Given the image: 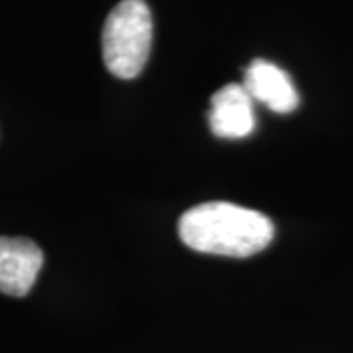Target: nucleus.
I'll use <instances>...</instances> for the list:
<instances>
[{
  "label": "nucleus",
  "instance_id": "1",
  "mask_svg": "<svg viewBox=\"0 0 353 353\" xmlns=\"http://www.w3.org/2000/svg\"><path fill=\"white\" fill-rule=\"evenodd\" d=\"M275 236L273 222L261 212L232 202H202L179 218V238L201 253L252 257Z\"/></svg>",
  "mask_w": 353,
  "mask_h": 353
},
{
  "label": "nucleus",
  "instance_id": "2",
  "mask_svg": "<svg viewBox=\"0 0 353 353\" xmlns=\"http://www.w3.org/2000/svg\"><path fill=\"white\" fill-rule=\"evenodd\" d=\"M153 18L143 0H122L102 28V57L118 79H136L150 59Z\"/></svg>",
  "mask_w": 353,
  "mask_h": 353
},
{
  "label": "nucleus",
  "instance_id": "3",
  "mask_svg": "<svg viewBox=\"0 0 353 353\" xmlns=\"http://www.w3.org/2000/svg\"><path fill=\"white\" fill-rule=\"evenodd\" d=\"M43 265V252L28 238L0 236V292L26 296Z\"/></svg>",
  "mask_w": 353,
  "mask_h": 353
},
{
  "label": "nucleus",
  "instance_id": "4",
  "mask_svg": "<svg viewBox=\"0 0 353 353\" xmlns=\"http://www.w3.org/2000/svg\"><path fill=\"white\" fill-rule=\"evenodd\" d=\"M243 88L253 101H259L273 112L289 114L299 108L301 97L285 69L271 61L253 59L245 69Z\"/></svg>",
  "mask_w": 353,
  "mask_h": 353
},
{
  "label": "nucleus",
  "instance_id": "5",
  "mask_svg": "<svg viewBox=\"0 0 353 353\" xmlns=\"http://www.w3.org/2000/svg\"><path fill=\"white\" fill-rule=\"evenodd\" d=\"M208 124L216 138L241 139L255 128L253 99L243 85L232 83L216 90L210 101Z\"/></svg>",
  "mask_w": 353,
  "mask_h": 353
}]
</instances>
